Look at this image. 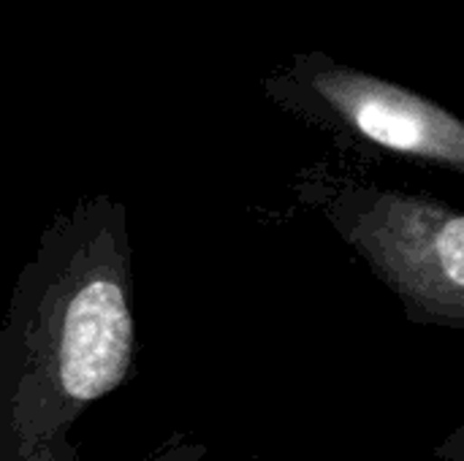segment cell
Returning a JSON list of instances; mask_svg holds the SVG:
<instances>
[{"instance_id": "7a4b0ae2", "label": "cell", "mask_w": 464, "mask_h": 461, "mask_svg": "<svg viewBox=\"0 0 464 461\" xmlns=\"http://www.w3.org/2000/svg\"><path fill=\"white\" fill-rule=\"evenodd\" d=\"M334 231L416 326L464 329V215L432 196L345 187L326 201Z\"/></svg>"}, {"instance_id": "3957f363", "label": "cell", "mask_w": 464, "mask_h": 461, "mask_svg": "<svg viewBox=\"0 0 464 461\" xmlns=\"http://www.w3.org/2000/svg\"><path fill=\"white\" fill-rule=\"evenodd\" d=\"M288 103L362 147L464 174L462 120L402 84L310 57L294 73Z\"/></svg>"}, {"instance_id": "277c9868", "label": "cell", "mask_w": 464, "mask_h": 461, "mask_svg": "<svg viewBox=\"0 0 464 461\" xmlns=\"http://www.w3.org/2000/svg\"><path fill=\"white\" fill-rule=\"evenodd\" d=\"M204 456H207V446L204 443L179 440V443L166 446L158 456H152L150 461H201Z\"/></svg>"}, {"instance_id": "6da1fadb", "label": "cell", "mask_w": 464, "mask_h": 461, "mask_svg": "<svg viewBox=\"0 0 464 461\" xmlns=\"http://www.w3.org/2000/svg\"><path fill=\"white\" fill-rule=\"evenodd\" d=\"M139 351L125 204L57 212L0 326V461H82L76 421L130 375Z\"/></svg>"}]
</instances>
